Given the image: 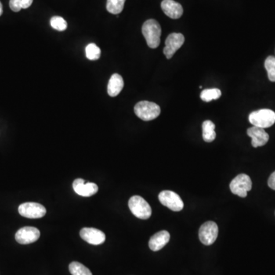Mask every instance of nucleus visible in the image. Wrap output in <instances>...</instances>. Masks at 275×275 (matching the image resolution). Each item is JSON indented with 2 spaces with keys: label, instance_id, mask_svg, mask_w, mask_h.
<instances>
[{
  "label": "nucleus",
  "instance_id": "obj_1",
  "mask_svg": "<svg viewBox=\"0 0 275 275\" xmlns=\"http://www.w3.org/2000/svg\"><path fill=\"white\" fill-rule=\"evenodd\" d=\"M142 34L146 38L149 48H157L161 42V28L154 19L146 21L142 26Z\"/></svg>",
  "mask_w": 275,
  "mask_h": 275
},
{
  "label": "nucleus",
  "instance_id": "obj_2",
  "mask_svg": "<svg viewBox=\"0 0 275 275\" xmlns=\"http://www.w3.org/2000/svg\"><path fill=\"white\" fill-rule=\"evenodd\" d=\"M135 115L144 121H151L159 117L161 108L158 105L149 101H141L134 108Z\"/></svg>",
  "mask_w": 275,
  "mask_h": 275
},
{
  "label": "nucleus",
  "instance_id": "obj_3",
  "mask_svg": "<svg viewBox=\"0 0 275 275\" xmlns=\"http://www.w3.org/2000/svg\"><path fill=\"white\" fill-rule=\"evenodd\" d=\"M248 120L253 126L269 128L275 123V113L273 110L263 109L250 113Z\"/></svg>",
  "mask_w": 275,
  "mask_h": 275
},
{
  "label": "nucleus",
  "instance_id": "obj_4",
  "mask_svg": "<svg viewBox=\"0 0 275 275\" xmlns=\"http://www.w3.org/2000/svg\"><path fill=\"white\" fill-rule=\"evenodd\" d=\"M128 207L134 215L141 219H148L152 215L149 203L140 196H133L128 201Z\"/></svg>",
  "mask_w": 275,
  "mask_h": 275
},
{
  "label": "nucleus",
  "instance_id": "obj_5",
  "mask_svg": "<svg viewBox=\"0 0 275 275\" xmlns=\"http://www.w3.org/2000/svg\"><path fill=\"white\" fill-rule=\"evenodd\" d=\"M229 187L232 193L244 198L247 197V193L251 190L252 182L249 176L244 174H241L236 176L231 182Z\"/></svg>",
  "mask_w": 275,
  "mask_h": 275
},
{
  "label": "nucleus",
  "instance_id": "obj_6",
  "mask_svg": "<svg viewBox=\"0 0 275 275\" xmlns=\"http://www.w3.org/2000/svg\"><path fill=\"white\" fill-rule=\"evenodd\" d=\"M158 199L161 204L175 212L182 211L184 207L183 200L179 195L171 190H164L159 193Z\"/></svg>",
  "mask_w": 275,
  "mask_h": 275
},
{
  "label": "nucleus",
  "instance_id": "obj_7",
  "mask_svg": "<svg viewBox=\"0 0 275 275\" xmlns=\"http://www.w3.org/2000/svg\"><path fill=\"white\" fill-rule=\"evenodd\" d=\"M219 228L215 222L208 221L200 226L199 238L200 242L205 245H211L215 243L218 237Z\"/></svg>",
  "mask_w": 275,
  "mask_h": 275
},
{
  "label": "nucleus",
  "instance_id": "obj_8",
  "mask_svg": "<svg viewBox=\"0 0 275 275\" xmlns=\"http://www.w3.org/2000/svg\"><path fill=\"white\" fill-rule=\"evenodd\" d=\"M19 213L22 216L29 219H39L45 216L46 209L38 203L29 202L19 206Z\"/></svg>",
  "mask_w": 275,
  "mask_h": 275
},
{
  "label": "nucleus",
  "instance_id": "obj_9",
  "mask_svg": "<svg viewBox=\"0 0 275 275\" xmlns=\"http://www.w3.org/2000/svg\"><path fill=\"white\" fill-rule=\"evenodd\" d=\"M184 36L181 33H172L168 36L165 41L164 54L166 58L171 59L184 43Z\"/></svg>",
  "mask_w": 275,
  "mask_h": 275
},
{
  "label": "nucleus",
  "instance_id": "obj_10",
  "mask_svg": "<svg viewBox=\"0 0 275 275\" xmlns=\"http://www.w3.org/2000/svg\"><path fill=\"white\" fill-rule=\"evenodd\" d=\"M40 231L37 228L26 226L18 230L16 240L22 244H31L39 239Z\"/></svg>",
  "mask_w": 275,
  "mask_h": 275
},
{
  "label": "nucleus",
  "instance_id": "obj_11",
  "mask_svg": "<svg viewBox=\"0 0 275 275\" xmlns=\"http://www.w3.org/2000/svg\"><path fill=\"white\" fill-rule=\"evenodd\" d=\"M80 236L84 241L94 245L103 244L106 240L104 233L95 228H84L80 232Z\"/></svg>",
  "mask_w": 275,
  "mask_h": 275
},
{
  "label": "nucleus",
  "instance_id": "obj_12",
  "mask_svg": "<svg viewBox=\"0 0 275 275\" xmlns=\"http://www.w3.org/2000/svg\"><path fill=\"white\" fill-rule=\"evenodd\" d=\"M73 188L76 193L81 197H89L98 192V186L92 182H86L84 179L78 178L73 182Z\"/></svg>",
  "mask_w": 275,
  "mask_h": 275
},
{
  "label": "nucleus",
  "instance_id": "obj_13",
  "mask_svg": "<svg viewBox=\"0 0 275 275\" xmlns=\"http://www.w3.org/2000/svg\"><path fill=\"white\" fill-rule=\"evenodd\" d=\"M247 134L251 138L253 147L258 148L266 145L269 140V135L265 131V128L253 126L247 130Z\"/></svg>",
  "mask_w": 275,
  "mask_h": 275
},
{
  "label": "nucleus",
  "instance_id": "obj_14",
  "mask_svg": "<svg viewBox=\"0 0 275 275\" xmlns=\"http://www.w3.org/2000/svg\"><path fill=\"white\" fill-rule=\"evenodd\" d=\"M161 9L166 16L173 19H180L183 13L182 5L174 0H163Z\"/></svg>",
  "mask_w": 275,
  "mask_h": 275
},
{
  "label": "nucleus",
  "instance_id": "obj_15",
  "mask_svg": "<svg viewBox=\"0 0 275 275\" xmlns=\"http://www.w3.org/2000/svg\"><path fill=\"white\" fill-rule=\"evenodd\" d=\"M170 233L168 231H160L151 237L149 240V248L153 251H157L164 248L170 241Z\"/></svg>",
  "mask_w": 275,
  "mask_h": 275
},
{
  "label": "nucleus",
  "instance_id": "obj_16",
  "mask_svg": "<svg viewBox=\"0 0 275 275\" xmlns=\"http://www.w3.org/2000/svg\"><path fill=\"white\" fill-rule=\"evenodd\" d=\"M124 87V81L122 77L118 74H114L110 77L108 84V94L112 97L118 96Z\"/></svg>",
  "mask_w": 275,
  "mask_h": 275
},
{
  "label": "nucleus",
  "instance_id": "obj_17",
  "mask_svg": "<svg viewBox=\"0 0 275 275\" xmlns=\"http://www.w3.org/2000/svg\"><path fill=\"white\" fill-rule=\"evenodd\" d=\"M215 124L211 120L204 122L202 128H203V139L206 142H212L215 140L216 134L215 132Z\"/></svg>",
  "mask_w": 275,
  "mask_h": 275
},
{
  "label": "nucleus",
  "instance_id": "obj_18",
  "mask_svg": "<svg viewBox=\"0 0 275 275\" xmlns=\"http://www.w3.org/2000/svg\"><path fill=\"white\" fill-rule=\"evenodd\" d=\"M221 95H222V92H221L220 90L213 88V89H207L202 91L200 98L206 103H209L212 100L219 99Z\"/></svg>",
  "mask_w": 275,
  "mask_h": 275
},
{
  "label": "nucleus",
  "instance_id": "obj_19",
  "mask_svg": "<svg viewBox=\"0 0 275 275\" xmlns=\"http://www.w3.org/2000/svg\"><path fill=\"white\" fill-rule=\"evenodd\" d=\"M125 0H107L106 9L110 13L117 15L122 12Z\"/></svg>",
  "mask_w": 275,
  "mask_h": 275
},
{
  "label": "nucleus",
  "instance_id": "obj_20",
  "mask_svg": "<svg viewBox=\"0 0 275 275\" xmlns=\"http://www.w3.org/2000/svg\"><path fill=\"white\" fill-rule=\"evenodd\" d=\"M69 270L72 275H92L90 269L80 262H71L69 265Z\"/></svg>",
  "mask_w": 275,
  "mask_h": 275
},
{
  "label": "nucleus",
  "instance_id": "obj_21",
  "mask_svg": "<svg viewBox=\"0 0 275 275\" xmlns=\"http://www.w3.org/2000/svg\"><path fill=\"white\" fill-rule=\"evenodd\" d=\"M33 0H10L9 7L13 12H18L23 9H28L31 6Z\"/></svg>",
  "mask_w": 275,
  "mask_h": 275
},
{
  "label": "nucleus",
  "instance_id": "obj_22",
  "mask_svg": "<svg viewBox=\"0 0 275 275\" xmlns=\"http://www.w3.org/2000/svg\"><path fill=\"white\" fill-rule=\"evenodd\" d=\"M85 52L86 56L89 60L96 61L100 58V49L97 45H95L93 43H91L86 47Z\"/></svg>",
  "mask_w": 275,
  "mask_h": 275
},
{
  "label": "nucleus",
  "instance_id": "obj_23",
  "mask_svg": "<svg viewBox=\"0 0 275 275\" xmlns=\"http://www.w3.org/2000/svg\"><path fill=\"white\" fill-rule=\"evenodd\" d=\"M265 67L268 72L269 81L275 82V57H268L265 60Z\"/></svg>",
  "mask_w": 275,
  "mask_h": 275
},
{
  "label": "nucleus",
  "instance_id": "obj_24",
  "mask_svg": "<svg viewBox=\"0 0 275 275\" xmlns=\"http://www.w3.org/2000/svg\"><path fill=\"white\" fill-rule=\"evenodd\" d=\"M50 23L52 27L58 31H63L67 30V22L61 16H54L51 19Z\"/></svg>",
  "mask_w": 275,
  "mask_h": 275
},
{
  "label": "nucleus",
  "instance_id": "obj_25",
  "mask_svg": "<svg viewBox=\"0 0 275 275\" xmlns=\"http://www.w3.org/2000/svg\"><path fill=\"white\" fill-rule=\"evenodd\" d=\"M268 184H269V187L272 188V190H275V171L272 173V175L269 178Z\"/></svg>",
  "mask_w": 275,
  "mask_h": 275
},
{
  "label": "nucleus",
  "instance_id": "obj_26",
  "mask_svg": "<svg viewBox=\"0 0 275 275\" xmlns=\"http://www.w3.org/2000/svg\"><path fill=\"white\" fill-rule=\"evenodd\" d=\"M2 12H3V9H2V5L0 2V16H2Z\"/></svg>",
  "mask_w": 275,
  "mask_h": 275
}]
</instances>
